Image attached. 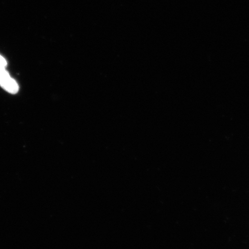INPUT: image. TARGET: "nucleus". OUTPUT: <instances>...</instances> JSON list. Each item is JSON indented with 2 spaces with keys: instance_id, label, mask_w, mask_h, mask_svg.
<instances>
[{
  "instance_id": "1",
  "label": "nucleus",
  "mask_w": 249,
  "mask_h": 249,
  "mask_svg": "<svg viewBox=\"0 0 249 249\" xmlns=\"http://www.w3.org/2000/svg\"><path fill=\"white\" fill-rule=\"evenodd\" d=\"M0 86L5 91L15 94L18 91V86L5 70L0 71Z\"/></svg>"
},
{
  "instance_id": "2",
  "label": "nucleus",
  "mask_w": 249,
  "mask_h": 249,
  "mask_svg": "<svg viewBox=\"0 0 249 249\" xmlns=\"http://www.w3.org/2000/svg\"><path fill=\"white\" fill-rule=\"evenodd\" d=\"M6 66H7V62L2 56L0 55V71L5 70Z\"/></svg>"
}]
</instances>
